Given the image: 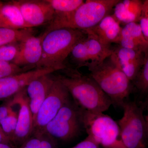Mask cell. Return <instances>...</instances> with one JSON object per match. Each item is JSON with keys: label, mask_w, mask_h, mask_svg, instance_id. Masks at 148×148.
I'll list each match as a JSON object with an SVG mask.
<instances>
[{"label": "cell", "mask_w": 148, "mask_h": 148, "mask_svg": "<svg viewBox=\"0 0 148 148\" xmlns=\"http://www.w3.org/2000/svg\"><path fill=\"white\" fill-rule=\"evenodd\" d=\"M119 0H87L71 13L54 16L45 32L59 28H70L84 31L97 25L109 15Z\"/></svg>", "instance_id": "cell-3"}, {"label": "cell", "mask_w": 148, "mask_h": 148, "mask_svg": "<svg viewBox=\"0 0 148 148\" xmlns=\"http://www.w3.org/2000/svg\"><path fill=\"white\" fill-rule=\"evenodd\" d=\"M89 71V76L110 98L112 105L122 107L132 92V82L110 56Z\"/></svg>", "instance_id": "cell-4"}, {"label": "cell", "mask_w": 148, "mask_h": 148, "mask_svg": "<svg viewBox=\"0 0 148 148\" xmlns=\"http://www.w3.org/2000/svg\"><path fill=\"white\" fill-rule=\"evenodd\" d=\"M33 28L12 29L0 28V47L19 43L26 38L34 34Z\"/></svg>", "instance_id": "cell-19"}, {"label": "cell", "mask_w": 148, "mask_h": 148, "mask_svg": "<svg viewBox=\"0 0 148 148\" xmlns=\"http://www.w3.org/2000/svg\"><path fill=\"white\" fill-rule=\"evenodd\" d=\"M12 105L17 104L19 106L18 121L12 142L23 143L30 138L34 132V122L26 88L14 95Z\"/></svg>", "instance_id": "cell-12"}, {"label": "cell", "mask_w": 148, "mask_h": 148, "mask_svg": "<svg viewBox=\"0 0 148 148\" xmlns=\"http://www.w3.org/2000/svg\"><path fill=\"white\" fill-rule=\"evenodd\" d=\"M0 28L16 30L29 28L18 7L12 1L0 3Z\"/></svg>", "instance_id": "cell-18"}, {"label": "cell", "mask_w": 148, "mask_h": 148, "mask_svg": "<svg viewBox=\"0 0 148 148\" xmlns=\"http://www.w3.org/2000/svg\"><path fill=\"white\" fill-rule=\"evenodd\" d=\"M70 95L66 86L56 78L37 114L34 122L35 133H41L47 125L70 100Z\"/></svg>", "instance_id": "cell-9"}, {"label": "cell", "mask_w": 148, "mask_h": 148, "mask_svg": "<svg viewBox=\"0 0 148 148\" xmlns=\"http://www.w3.org/2000/svg\"><path fill=\"white\" fill-rule=\"evenodd\" d=\"M11 107V103L7 106H0V121L7 117Z\"/></svg>", "instance_id": "cell-28"}, {"label": "cell", "mask_w": 148, "mask_h": 148, "mask_svg": "<svg viewBox=\"0 0 148 148\" xmlns=\"http://www.w3.org/2000/svg\"><path fill=\"white\" fill-rule=\"evenodd\" d=\"M122 28L113 15H107L97 25L84 31L88 36L97 40L104 45L111 46L112 43L118 44Z\"/></svg>", "instance_id": "cell-14"}, {"label": "cell", "mask_w": 148, "mask_h": 148, "mask_svg": "<svg viewBox=\"0 0 148 148\" xmlns=\"http://www.w3.org/2000/svg\"><path fill=\"white\" fill-rule=\"evenodd\" d=\"M139 24L143 34L148 40V0L143 1L142 13Z\"/></svg>", "instance_id": "cell-25"}, {"label": "cell", "mask_w": 148, "mask_h": 148, "mask_svg": "<svg viewBox=\"0 0 148 148\" xmlns=\"http://www.w3.org/2000/svg\"><path fill=\"white\" fill-rule=\"evenodd\" d=\"M146 108L147 110V114L145 116L146 128V145L148 144V95L146 100Z\"/></svg>", "instance_id": "cell-30"}, {"label": "cell", "mask_w": 148, "mask_h": 148, "mask_svg": "<svg viewBox=\"0 0 148 148\" xmlns=\"http://www.w3.org/2000/svg\"></svg>", "instance_id": "cell-33"}, {"label": "cell", "mask_w": 148, "mask_h": 148, "mask_svg": "<svg viewBox=\"0 0 148 148\" xmlns=\"http://www.w3.org/2000/svg\"><path fill=\"white\" fill-rule=\"evenodd\" d=\"M83 122L88 135L103 148H126L118 140L120 130L117 122L110 116L83 110Z\"/></svg>", "instance_id": "cell-7"}, {"label": "cell", "mask_w": 148, "mask_h": 148, "mask_svg": "<svg viewBox=\"0 0 148 148\" xmlns=\"http://www.w3.org/2000/svg\"><path fill=\"white\" fill-rule=\"evenodd\" d=\"M43 34L38 36L32 35L18 44V53L12 63L21 68L36 67L42 54Z\"/></svg>", "instance_id": "cell-13"}, {"label": "cell", "mask_w": 148, "mask_h": 148, "mask_svg": "<svg viewBox=\"0 0 148 148\" xmlns=\"http://www.w3.org/2000/svg\"><path fill=\"white\" fill-rule=\"evenodd\" d=\"M1 1H0V3H1Z\"/></svg>", "instance_id": "cell-32"}, {"label": "cell", "mask_w": 148, "mask_h": 148, "mask_svg": "<svg viewBox=\"0 0 148 148\" xmlns=\"http://www.w3.org/2000/svg\"><path fill=\"white\" fill-rule=\"evenodd\" d=\"M55 12V16L71 13L84 3L83 0H47Z\"/></svg>", "instance_id": "cell-20"}, {"label": "cell", "mask_w": 148, "mask_h": 148, "mask_svg": "<svg viewBox=\"0 0 148 148\" xmlns=\"http://www.w3.org/2000/svg\"><path fill=\"white\" fill-rule=\"evenodd\" d=\"M143 3L140 0H119L113 9V15L124 26L133 22L139 23Z\"/></svg>", "instance_id": "cell-17"}, {"label": "cell", "mask_w": 148, "mask_h": 148, "mask_svg": "<svg viewBox=\"0 0 148 148\" xmlns=\"http://www.w3.org/2000/svg\"><path fill=\"white\" fill-rule=\"evenodd\" d=\"M118 44L122 47L146 53L148 52V40L138 23L133 22L125 25L122 29Z\"/></svg>", "instance_id": "cell-16"}, {"label": "cell", "mask_w": 148, "mask_h": 148, "mask_svg": "<svg viewBox=\"0 0 148 148\" xmlns=\"http://www.w3.org/2000/svg\"><path fill=\"white\" fill-rule=\"evenodd\" d=\"M71 148H101L100 146L93 138L88 135L83 141Z\"/></svg>", "instance_id": "cell-26"}, {"label": "cell", "mask_w": 148, "mask_h": 148, "mask_svg": "<svg viewBox=\"0 0 148 148\" xmlns=\"http://www.w3.org/2000/svg\"><path fill=\"white\" fill-rule=\"evenodd\" d=\"M27 71L13 63L0 61V79L12 76L23 72Z\"/></svg>", "instance_id": "cell-23"}, {"label": "cell", "mask_w": 148, "mask_h": 148, "mask_svg": "<svg viewBox=\"0 0 148 148\" xmlns=\"http://www.w3.org/2000/svg\"><path fill=\"white\" fill-rule=\"evenodd\" d=\"M146 53L119 45L114 48L110 56L112 61L131 82L136 79L143 67Z\"/></svg>", "instance_id": "cell-11"}, {"label": "cell", "mask_w": 148, "mask_h": 148, "mask_svg": "<svg viewBox=\"0 0 148 148\" xmlns=\"http://www.w3.org/2000/svg\"><path fill=\"white\" fill-rule=\"evenodd\" d=\"M122 117L117 122L121 140L126 148H146V128L143 111L134 102L125 101Z\"/></svg>", "instance_id": "cell-6"}, {"label": "cell", "mask_w": 148, "mask_h": 148, "mask_svg": "<svg viewBox=\"0 0 148 148\" xmlns=\"http://www.w3.org/2000/svg\"><path fill=\"white\" fill-rule=\"evenodd\" d=\"M55 79L50 74L45 75L34 80L26 88L29 98V107L33 116L34 122L44 101L53 85Z\"/></svg>", "instance_id": "cell-15"}, {"label": "cell", "mask_w": 148, "mask_h": 148, "mask_svg": "<svg viewBox=\"0 0 148 148\" xmlns=\"http://www.w3.org/2000/svg\"><path fill=\"white\" fill-rule=\"evenodd\" d=\"M42 54L36 69H65L64 62L72 49L86 36L84 31L70 28H59L43 33Z\"/></svg>", "instance_id": "cell-1"}, {"label": "cell", "mask_w": 148, "mask_h": 148, "mask_svg": "<svg viewBox=\"0 0 148 148\" xmlns=\"http://www.w3.org/2000/svg\"><path fill=\"white\" fill-rule=\"evenodd\" d=\"M0 148H12L8 144L0 143Z\"/></svg>", "instance_id": "cell-31"}, {"label": "cell", "mask_w": 148, "mask_h": 148, "mask_svg": "<svg viewBox=\"0 0 148 148\" xmlns=\"http://www.w3.org/2000/svg\"><path fill=\"white\" fill-rule=\"evenodd\" d=\"M42 133H36L34 137L26 140L19 148H56L52 138Z\"/></svg>", "instance_id": "cell-21"}, {"label": "cell", "mask_w": 148, "mask_h": 148, "mask_svg": "<svg viewBox=\"0 0 148 148\" xmlns=\"http://www.w3.org/2000/svg\"><path fill=\"white\" fill-rule=\"evenodd\" d=\"M58 78L66 86L74 102L84 110L101 113L112 105L110 98L92 77L73 73Z\"/></svg>", "instance_id": "cell-2"}, {"label": "cell", "mask_w": 148, "mask_h": 148, "mask_svg": "<svg viewBox=\"0 0 148 148\" xmlns=\"http://www.w3.org/2000/svg\"><path fill=\"white\" fill-rule=\"evenodd\" d=\"M18 44L16 43L0 47V61L13 62L18 53Z\"/></svg>", "instance_id": "cell-24"}, {"label": "cell", "mask_w": 148, "mask_h": 148, "mask_svg": "<svg viewBox=\"0 0 148 148\" xmlns=\"http://www.w3.org/2000/svg\"><path fill=\"white\" fill-rule=\"evenodd\" d=\"M18 117V113H17L16 111L14 110L11 107L10 112L7 118L8 119L9 122L14 132H15L16 125H17Z\"/></svg>", "instance_id": "cell-27"}, {"label": "cell", "mask_w": 148, "mask_h": 148, "mask_svg": "<svg viewBox=\"0 0 148 148\" xmlns=\"http://www.w3.org/2000/svg\"><path fill=\"white\" fill-rule=\"evenodd\" d=\"M12 2L17 7L29 28L49 24L55 12L47 0H18Z\"/></svg>", "instance_id": "cell-10"}, {"label": "cell", "mask_w": 148, "mask_h": 148, "mask_svg": "<svg viewBox=\"0 0 148 148\" xmlns=\"http://www.w3.org/2000/svg\"><path fill=\"white\" fill-rule=\"evenodd\" d=\"M11 143L10 139L5 135L0 125V143L9 144Z\"/></svg>", "instance_id": "cell-29"}, {"label": "cell", "mask_w": 148, "mask_h": 148, "mask_svg": "<svg viewBox=\"0 0 148 148\" xmlns=\"http://www.w3.org/2000/svg\"><path fill=\"white\" fill-rule=\"evenodd\" d=\"M82 127L84 128L83 110L70 100L41 133L52 139L67 141L77 136Z\"/></svg>", "instance_id": "cell-5"}, {"label": "cell", "mask_w": 148, "mask_h": 148, "mask_svg": "<svg viewBox=\"0 0 148 148\" xmlns=\"http://www.w3.org/2000/svg\"><path fill=\"white\" fill-rule=\"evenodd\" d=\"M113 49L86 36L75 45L70 55L78 67L86 66L90 71L110 57Z\"/></svg>", "instance_id": "cell-8"}, {"label": "cell", "mask_w": 148, "mask_h": 148, "mask_svg": "<svg viewBox=\"0 0 148 148\" xmlns=\"http://www.w3.org/2000/svg\"><path fill=\"white\" fill-rule=\"evenodd\" d=\"M133 82L140 92L148 95V52L146 53L143 67Z\"/></svg>", "instance_id": "cell-22"}]
</instances>
